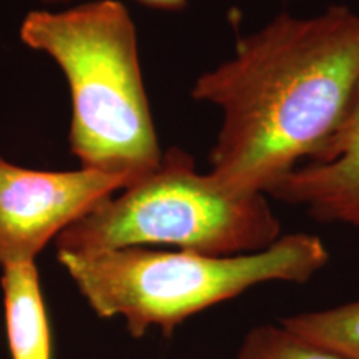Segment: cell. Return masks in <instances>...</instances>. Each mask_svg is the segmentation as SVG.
Wrapping results in <instances>:
<instances>
[{
    "instance_id": "ba28073f",
    "label": "cell",
    "mask_w": 359,
    "mask_h": 359,
    "mask_svg": "<svg viewBox=\"0 0 359 359\" xmlns=\"http://www.w3.org/2000/svg\"><path fill=\"white\" fill-rule=\"evenodd\" d=\"M280 325L339 356L359 359V299L323 311L283 318Z\"/></svg>"
},
{
    "instance_id": "52a82bcc",
    "label": "cell",
    "mask_w": 359,
    "mask_h": 359,
    "mask_svg": "<svg viewBox=\"0 0 359 359\" xmlns=\"http://www.w3.org/2000/svg\"><path fill=\"white\" fill-rule=\"evenodd\" d=\"M4 308L13 359H52L50 326L35 263L4 266Z\"/></svg>"
},
{
    "instance_id": "7a4b0ae2",
    "label": "cell",
    "mask_w": 359,
    "mask_h": 359,
    "mask_svg": "<svg viewBox=\"0 0 359 359\" xmlns=\"http://www.w3.org/2000/svg\"><path fill=\"white\" fill-rule=\"evenodd\" d=\"M27 47L64 72L72 98L70 150L80 167L132 185L160 163L133 19L118 0L34 11L20 25Z\"/></svg>"
},
{
    "instance_id": "277c9868",
    "label": "cell",
    "mask_w": 359,
    "mask_h": 359,
    "mask_svg": "<svg viewBox=\"0 0 359 359\" xmlns=\"http://www.w3.org/2000/svg\"><path fill=\"white\" fill-rule=\"evenodd\" d=\"M281 238L263 193H236L200 173L182 148L132 185L98 203L57 236V251L95 253L130 246H173L208 257L258 253Z\"/></svg>"
},
{
    "instance_id": "3957f363",
    "label": "cell",
    "mask_w": 359,
    "mask_h": 359,
    "mask_svg": "<svg viewBox=\"0 0 359 359\" xmlns=\"http://www.w3.org/2000/svg\"><path fill=\"white\" fill-rule=\"evenodd\" d=\"M80 294L100 318L120 316L133 338L150 327L172 336L205 309L269 281L306 283L330 262L320 236L294 233L269 248L236 257L147 246L70 253L57 251Z\"/></svg>"
},
{
    "instance_id": "8992f818",
    "label": "cell",
    "mask_w": 359,
    "mask_h": 359,
    "mask_svg": "<svg viewBox=\"0 0 359 359\" xmlns=\"http://www.w3.org/2000/svg\"><path fill=\"white\" fill-rule=\"evenodd\" d=\"M268 195L321 222L359 228V87L333 137Z\"/></svg>"
},
{
    "instance_id": "6da1fadb",
    "label": "cell",
    "mask_w": 359,
    "mask_h": 359,
    "mask_svg": "<svg viewBox=\"0 0 359 359\" xmlns=\"http://www.w3.org/2000/svg\"><path fill=\"white\" fill-rule=\"evenodd\" d=\"M358 87L359 12L278 13L193 85L196 102L222 111L208 173L231 191L268 195L333 137Z\"/></svg>"
},
{
    "instance_id": "5b68a950",
    "label": "cell",
    "mask_w": 359,
    "mask_h": 359,
    "mask_svg": "<svg viewBox=\"0 0 359 359\" xmlns=\"http://www.w3.org/2000/svg\"><path fill=\"white\" fill-rule=\"evenodd\" d=\"M128 185L100 170H32L0 156V266L35 263L52 238Z\"/></svg>"
},
{
    "instance_id": "9c48e42d",
    "label": "cell",
    "mask_w": 359,
    "mask_h": 359,
    "mask_svg": "<svg viewBox=\"0 0 359 359\" xmlns=\"http://www.w3.org/2000/svg\"><path fill=\"white\" fill-rule=\"evenodd\" d=\"M236 359H346L294 334L283 325L257 326L241 341Z\"/></svg>"
},
{
    "instance_id": "30bf717a",
    "label": "cell",
    "mask_w": 359,
    "mask_h": 359,
    "mask_svg": "<svg viewBox=\"0 0 359 359\" xmlns=\"http://www.w3.org/2000/svg\"><path fill=\"white\" fill-rule=\"evenodd\" d=\"M43 4H65L70 0H40ZM143 6H148L156 11H168V12H178L187 8L188 0H138Z\"/></svg>"
}]
</instances>
